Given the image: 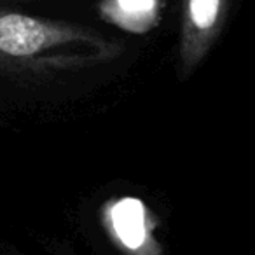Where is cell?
Returning <instances> with one entry per match:
<instances>
[{"instance_id":"cell-1","label":"cell","mask_w":255,"mask_h":255,"mask_svg":"<svg viewBox=\"0 0 255 255\" xmlns=\"http://www.w3.org/2000/svg\"><path fill=\"white\" fill-rule=\"evenodd\" d=\"M123 44L81 23L0 9V79L39 82L117 60Z\"/></svg>"},{"instance_id":"cell-3","label":"cell","mask_w":255,"mask_h":255,"mask_svg":"<svg viewBox=\"0 0 255 255\" xmlns=\"http://www.w3.org/2000/svg\"><path fill=\"white\" fill-rule=\"evenodd\" d=\"M102 224L116 245L128 255H157L159 245L154 236L156 217L135 196H121L102 206Z\"/></svg>"},{"instance_id":"cell-2","label":"cell","mask_w":255,"mask_h":255,"mask_svg":"<svg viewBox=\"0 0 255 255\" xmlns=\"http://www.w3.org/2000/svg\"><path fill=\"white\" fill-rule=\"evenodd\" d=\"M229 12V0H180L178 56L184 75H191L219 39Z\"/></svg>"},{"instance_id":"cell-4","label":"cell","mask_w":255,"mask_h":255,"mask_svg":"<svg viewBox=\"0 0 255 255\" xmlns=\"http://www.w3.org/2000/svg\"><path fill=\"white\" fill-rule=\"evenodd\" d=\"M98 16L107 25L133 35H145L163 19V0H100Z\"/></svg>"}]
</instances>
